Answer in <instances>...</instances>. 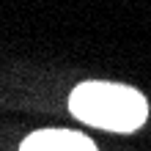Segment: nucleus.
Here are the masks:
<instances>
[{
    "instance_id": "f257e3e1",
    "label": "nucleus",
    "mask_w": 151,
    "mask_h": 151,
    "mask_svg": "<svg viewBox=\"0 0 151 151\" xmlns=\"http://www.w3.org/2000/svg\"><path fill=\"white\" fill-rule=\"evenodd\" d=\"M74 118L110 132H132L146 121L148 104L135 88L113 83H85L77 85L69 99Z\"/></svg>"
},
{
    "instance_id": "f03ea898",
    "label": "nucleus",
    "mask_w": 151,
    "mask_h": 151,
    "mask_svg": "<svg viewBox=\"0 0 151 151\" xmlns=\"http://www.w3.org/2000/svg\"><path fill=\"white\" fill-rule=\"evenodd\" d=\"M19 151H96V146L85 135L66 129H44L30 135Z\"/></svg>"
}]
</instances>
